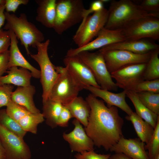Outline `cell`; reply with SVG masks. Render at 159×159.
Returning <instances> with one entry per match:
<instances>
[{"mask_svg":"<svg viewBox=\"0 0 159 159\" xmlns=\"http://www.w3.org/2000/svg\"><path fill=\"white\" fill-rule=\"evenodd\" d=\"M126 95L133 104L136 114L154 129L159 115L154 113L145 106L140 101L136 92L130 90H127Z\"/></svg>","mask_w":159,"mask_h":159,"instance_id":"24","label":"cell"},{"mask_svg":"<svg viewBox=\"0 0 159 159\" xmlns=\"http://www.w3.org/2000/svg\"><path fill=\"white\" fill-rule=\"evenodd\" d=\"M35 91L34 86L31 85L24 87H18L12 93L11 100L25 107L30 113L40 112L36 107L33 100Z\"/></svg>","mask_w":159,"mask_h":159,"instance_id":"20","label":"cell"},{"mask_svg":"<svg viewBox=\"0 0 159 159\" xmlns=\"http://www.w3.org/2000/svg\"><path fill=\"white\" fill-rule=\"evenodd\" d=\"M7 74L0 77V85L10 84L18 87H24L31 85L32 77L31 72L22 67L14 66L9 68Z\"/></svg>","mask_w":159,"mask_h":159,"instance_id":"22","label":"cell"},{"mask_svg":"<svg viewBox=\"0 0 159 159\" xmlns=\"http://www.w3.org/2000/svg\"><path fill=\"white\" fill-rule=\"evenodd\" d=\"M56 0H36L38 7L36 20L44 26L53 28L56 15Z\"/></svg>","mask_w":159,"mask_h":159,"instance_id":"21","label":"cell"},{"mask_svg":"<svg viewBox=\"0 0 159 159\" xmlns=\"http://www.w3.org/2000/svg\"><path fill=\"white\" fill-rule=\"evenodd\" d=\"M6 110L7 114L18 122L21 118L30 113L25 107L12 100L7 106Z\"/></svg>","mask_w":159,"mask_h":159,"instance_id":"33","label":"cell"},{"mask_svg":"<svg viewBox=\"0 0 159 159\" xmlns=\"http://www.w3.org/2000/svg\"><path fill=\"white\" fill-rule=\"evenodd\" d=\"M82 0H57L53 29L59 35L82 21L85 9Z\"/></svg>","mask_w":159,"mask_h":159,"instance_id":"4","label":"cell"},{"mask_svg":"<svg viewBox=\"0 0 159 159\" xmlns=\"http://www.w3.org/2000/svg\"><path fill=\"white\" fill-rule=\"evenodd\" d=\"M73 130L69 133L64 132L63 137L67 142L72 151L81 153L94 150L93 141L87 134L81 123L76 119L72 121Z\"/></svg>","mask_w":159,"mask_h":159,"instance_id":"15","label":"cell"},{"mask_svg":"<svg viewBox=\"0 0 159 159\" xmlns=\"http://www.w3.org/2000/svg\"><path fill=\"white\" fill-rule=\"evenodd\" d=\"M126 39H159V17L148 16L131 22L122 29Z\"/></svg>","mask_w":159,"mask_h":159,"instance_id":"9","label":"cell"},{"mask_svg":"<svg viewBox=\"0 0 159 159\" xmlns=\"http://www.w3.org/2000/svg\"><path fill=\"white\" fill-rule=\"evenodd\" d=\"M126 39L122 29L111 30L104 27L100 31L95 39L82 47L70 48L67 50L65 57L74 56L82 51L99 49L107 45Z\"/></svg>","mask_w":159,"mask_h":159,"instance_id":"12","label":"cell"},{"mask_svg":"<svg viewBox=\"0 0 159 159\" xmlns=\"http://www.w3.org/2000/svg\"><path fill=\"white\" fill-rule=\"evenodd\" d=\"M72 118V117L69 110L63 105L58 120L57 126L62 127L68 126L69 121Z\"/></svg>","mask_w":159,"mask_h":159,"instance_id":"39","label":"cell"},{"mask_svg":"<svg viewBox=\"0 0 159 159\" xmlns=\"http://www.w3.org/2000/svg\"><path fill=\"white\" fill-rule=\"evenodd\" d=\"M49 43V39L44 42L38 43L36 46L37 53L30 54L31 57L38 63L40 68L42 103L49 99L51 89L58 76L55 66L51 61L48 54Z\"/></svg>","mask_w":159,"mask_h":159,"instance_id":"6","label":"cell"},{"mask_svg":"<svg viewBox=\"0 0 159 159\" xmlns=\"http://www.w3.org/2000/svg\"><path fill=\"white\" fill-rule=\"evenodd\" d=\"M99 51L102 54L110 74L130 65L147 63L151 55V52L139 54L123 50Z\"/></svg>","mask_w":159,"mask_h":159,"instance_id":"10","label":"cell"},{"mask_svg":"<svg viewBox=\"0 0 159 159\" xmlns=\"http://www.w3.org/2000/svg\"><path fill=\"white\" fill-rule=\"evenodd\" d=\"M63 106L59 102L50 99L43 103L42 113L46 124L52 128L58 126V120Z\"/></svg>","mask_w":159,"mask_h":159,"instance_id":"26","label":"cell"},{"mask_svg":"<svg viewBox=\"0 0 159 159\" xmlns=\"http://www.w3.org/2000/svg\"><path fill=\"white\" fill-rule=\"evenodd\" d=\"M14 87L10 84L0 85V108L7 106L11 100V96Z\"/></svg>","mask_w":159,"mask_h":159,"instance_id":"34","label":"cell"},{"mask_svg":"<svg viewBox=\"0 0 159 159\" xmlns=\"http://www.w3.org/2000/svg\"><path fill=\"white\" fill-rule=\"evenodd\" d=\"M9 31L10 33L11 42L9 50V58L8 69L14 66L24 68L31 72L32 77L37 79L40 78V70L30 64L24 57L18 47V42L16 35L12 31Z\"/></svg>","mask_w":159,"mask_h":159,"instance_id":"19","label":"cell"},{"mask_svg":"<svg viewBox=\"0 0 159 159\" xmlns=\"http://www.w3.org/2000/svg\"><path fill=\"white\" fill-rule=\"evenodd\" d=\"M45 120L43 114L40 112L30 113L20 119L18 122L22 129L26 132L36 134L38 125Z\"/></svg>","mask_w":159,"mask_h":159,"instance_id":"27","label":"cell"},{"mask_svg":"<svg viewBox=\"0 0 159 159\" xmlns=\"http://www.w3.org/2000/svg\"><path fill=\"white\" fill-rule=\"evenodd\" d=\"M142 103L147 108L159 115V93L146 91L136 92Z\"/></svg>","mask_w":159,"mask_h":159,"instance_id":"30","label":"cell"},{"mask_svg":"<svg viewBox=\"0 0 159 159\" xmlns=\"http://www.w3.org/2000/svg\"><path fill=\"white\" fill-rule=\"evenodd\" d=\"M108 10V18L104 27L111 30L122 29L131 22L141 18L159 17L147 13L139 4L130 0L111 1Z\"/></svg>","mask_w":159,"mask_h":159,"instance_id":"2","label":"cell"},{"mask_svg":"<svg viewBox=\"0 0 159 159\" xmlns=\"http://www.w3.org/2000/svg\"><path fill=\"white\" fill-rule=\"evenodd\" d=\"M9 58V52L8 50L0 54V77L8 69V64Z\"/></svg>","mask_w":159,"mask_h":159,"instance_id":"40","label":"cell"},{"mask_svg":"<svg viewBox=\"0 0 159 159\" xmlns=\"http://www.w3.org/2000/svg\"><path fill=\"white\" fill-rule=\"evenodd\" d=\"M153 159H159V153Z\"/></svg>","mask_w":159,"mask_h":159,"instance_id":"44","label":"cell"},{"mask_svg":"<svg viewBox=\"0 0 159 159\" xmlns=\"http://www.w3.org/2000/svg\"><path fill=\"white\" fill-rule=\"evenodd\" d=\"M85 100L90 108L86 132L94 145L110 150L123 136V119L120 115L117 107H107L103 100L92 94H89Z\"/></svg>","mask_w":159,"mask_h":159,"instance_id":"1","label":"cell"},{"mask_svg":"<svg viewBox=\"0 0 159 159\" xmlns=\"http://www.w3.org/2000/svg\"><path fill=\"white\" fill-rule=\"evenodd\" d=\"M144 143L139 139H129L122 137L110 150L123 154L132 159H149Z\"/></svg>","mask_w":159,"mask_h":159,"instance_id":"16","label":"cell"},{"mask_svg":"<svg viewBox=\"0 0 159 159\" xmlns=\"http://www.w3.org/2000/svg\"><path fill=\"white\" fill-rule=\"evenodd\" d=\"M110 154H100L94 150L78 153L74 156L75 159H109Z\"/></svg>","mask_w":159,"mask_h":159,"instance_id":"36","label":"cell"},{"mask_svg":"<svg viewBox=\"0 0 159 159\" xmlns=\"http://www.w3.org/2000/svg\"><path fill=\"white\" fill-rule=\"evenodd\" d=\"M63 62L68 71L85 88L91 86L100 88L91 71L77 55L65 57Z\"/></svg>","mask_w":159,"mask_h":159,"instance_id":"14","label":"cell"},{"mask_svg":"<svg viewBox=\"0 0 159 159\" xmlns=\"http://www.w3.org/2000/svg\"><path fill=\"white\" fill-rule=\"evenodd\" d=\"M29 2L28 0H5L4 4L6 12L14 13L20 5H26Z\"/></svg>","mask_w":159,"mask_h":159,"instance_id":"37","label":"cell"},{"mask_svg":"<svg viewBox=\"0 0 159 159\" xmlns=\"http://www.w3.org/2000/svg\"><path fill=\"white\" fill-rule=\"evenodd\" d=\"M109 159H132L123 153H115L111 155Z\"/></svg>","mask_w":159,"mask_h":159,"instance_id":"42","label":"cell"},{"mask_svg":"<svg viewBox=\"0 0 159 159\" xmlns=\"http://www.w3.org/2000/svg\"><path fill=\"white\" fill-rule=\"evenodd\" d=\"M159 48L151 52L150 58L147 63L144 72L143 79L151 80L159 78Z\"/></svg>","mask_w":159,"mask_h":159,"instance_id":"28","label":"cell"},{"mask_svg":"<svg viewBox=\"0 0 159 159\" xmlns=\"http://www.w3.org/2000/svg\"><path fill=\"white\" fill-rule=\"evenodd\" d=\"M108 10L104 7L101 10L89 15L81 24L72 38L78 47L85 46L97 37L107 22Z\"/></svg>","mask_w":159,"mask_h":159,"instance_id":"8","label":"cell"},{"mask_svg":"<svg viewBox=\"0 0 159 159\" xmlns=\"http://www.w3.org/2000/svg\"><path fill=\"white\" fill-rule=\"evenodd\" d=\"M0 159H5V154L4 149L0 140Z\"/></svg>","mask_w":159,"mask_h":159,"instance_id":"43","label":"cell"},{"mask_svg":"<svg viewBox=\"0 0 159 159\" xmlns=\"http://www.w3.org/2000/svg\"><path fill=\"white\" fill-rule=\"evenodd\" d=\"M4 1L5 0L3 3L0 4V33L3 30L1 28L4 25L6 21L4 14L5 10Z\"/></svg>","mask_w":159,"mask_h":159,"instance_id":"41","label":"cell"},{"mask_svg":"<svg viewBox=\"0 0 159 159\" xmlns=\"http://www.w3.org/2000/svg\"><path fill=\"white\" fill-rule=\"evenodd\" d=\"M77 55L89 68L101 89L108 91L117 90L118 87L113 81L100 52L99 51L93 52L84 51Z\"/></svg>","mask_w":159,"mask_h":159,"instance_id":"7","label":"cell"},{"mask_svg":"<svg viewBox=\"0 0 159 159\" xmlns=\"http://www.w3.org/2000/svg\"><path fill=\"white\" fill-rule=\"evenodd\" d=\"M10 42V31L2 30L0 33V54L8 50Z\"/></svg>","mask_w":159,"mask_h":159,"instance_id":"38","label":"cell"},{"mask_svg":"<svg viewBox=\"0 0 159 159\" xmlns=\"http://www.w3.org/2000/svg\"><path fill=\"white\" fill-rule=\"evenodd\" d=\"M85 89L89 91L95 97L102 99L106 103L107 107L115 106L119 107L127 115H130L133 112L125 100L127 90L115 93L91 86L86 87Z\"/></svg>","mask_w":159,"mask_h":159,"instance_id":"18","label":"cell"},{"mask_svg":"<svg viewBox=\"0 0 159 159\" xmlns=\"http://www.w3.org/2000/svg\"><path fill=\"white\" fill-rule=\"evenodd\" d=\"M129 90L135 92L146 91L159 93V79L151 80H143L132 87Z\"/></svg>","mask_w":159,"mask_h":159,"instance_id":"32","label":"cell"},{"mask_svg":"<svg viewBox=\"0 0 159 159\" xmlns=\"http://www.w3.org/2000/svg\"><path fill=\"white\" fill-rule=\"evenodd\" d=\"M64 106L69 110L72 118L77 120L85 127L87 126L90 108L86 100L81 97L77 96Z\"/></svg>","mask_w":159,"mask_h":159,"instance_id":"23","label":"cell"},{"mask_svg":"<svg viewBox=\"0 0 159 159\" xmlns=\"http://www.w3.org/2000/svg\"><path fill=\"white\" fill-rule=\"evenodd\" d=\"M4 1V0H0V4L3 3Z\"/></svg>","mask_w":159,"mask_h":159,"instance_id":"45","label":"cell"},{"mask_svg":"<svg viewBox=\"0 0 159 159\" xmlns=\"http://www.w3.org/2000/svg\"><path fill=\"white\" fill-rule=\"evenodd\" d=\"M4 14L6 24L4 29L14 32L24 46L27 54L30 55L29 47L36 48L38 43L43 42L45 38L43 34L34 24L28 21L25 13H21L19 16L6 11Z\"/></svg>","mask_w":159,"mask_h":159,"instance_id":"3","label":"cell"},{"mask_svg":"<svg viewBox=\"0 0 159 159\" xmlns=\"http://www.w3.org/2000/svg\"><path fill=\"white\" fill-rule=\"evenodd\" d=\"M145 147V149L148 151V154L149 159H153L159 153V117L153 133Z\"/></svg>","mask_w":159,"mask_h":159,"instance_id":"31","label":"cell"},{"mask_svg":"<svg viewBox=\"0 0 159 159\" xmlns=\"http://www.w3.org/2000/svg\"><path fill=\"white\" fill-rule=\"evenodd\" d=\"M139 5L147 13L159 16V0H143Z\"/></svg>","mask_w":159,"mask_h":159,"instance_id":"35","label":"cell"},{"mask_svg":"<svg viewBox=\"0 0 159 159\" xmlns=\"http://www.w3.org/2000/svg\"><path fill=\"white\" fill-rule=\"evenodd\" d=\"M147 63L127 66L110 74L118 87L129 90L138 82L144 80L143 75Z\"/></svg>","mask_w":159,"mask_h":159,"instance_id":"13","label":"cell"},{"mask_svg":"<svg viewBox=\"0 0 159 159\" xmlns=\"http://www.w3.org/2000/svg\"><path fill=\"white\" fill-rule=\"evenodd\" d=\"M0 140L4 150L5 159H31L30 149L23 139L0 125Z\"/></svg>","mask_w":159,"mask_h":159,"instance_id":"11","label":"cell"},{"mask_svg":"<svg viewBox=\"0 0 159 159\" xmlns=\"http://www.w3.org/2000/svg\"><path fill=\"white\" fill-rule=\"evenodd\" d=\"M125 118L132 124L139 139L144 143L147 144L153 133L154 129L135 112H133L130 115H127Z\"/></svg>","mask_w":159,"mask_h":159,"instance_id":"25","label":"cell"},{"mask_svg":"<svg viewBox=\"0 0 159 159\" xmlns=\"http://www.w3.org/2000/svg\"><path fill=\"white\" fill-rule=\"evenodd\" d=\"M0 125L23 139L27 133L22 129L18 122L7 114L6 109L0 110Z\"/></svg>","mask_w":159,"mask_h":159,"instance_id":"29","label":"cell"},{"mask_svg":"<svg viewBox=\"0 0 159 159\" xmlns=\"http://www.w3.org/2000/svg\"><path fill=\"white\" fill-rule=\"evenodd\" d=\"M159 48V45L148 39H126L122 42L110 44L100 49V51L110 50H123L139 54L150 53Z\"/></svg>","mask_w":159,"mask_h":159,"instance_id":"17","label":"cell"},{"mask_svg":"<svg viewBox=\"0 0 159 159\" xmlns=\"http://www.w3.org/2000/svg\"><path fill=\"white\" fill-rule=\"evenodd\" d=\"M55 68L58 76L51 89L49 99L64 106L77 97L85 87L65 67L55 66Z\"/></svg>","mask_w":159,"mask_h":159,"instance_id":"5","label":"cell"}]
</instances>
